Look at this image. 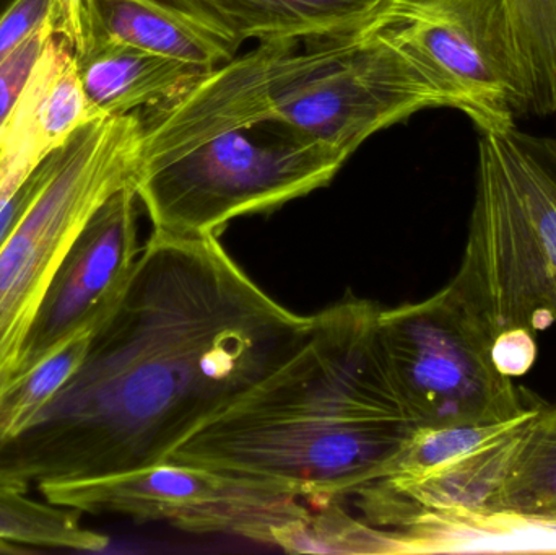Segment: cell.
Here are the masks:
<instances>
[{
    "label": "cell",
    "mask_w": 556,
    "mask_h": 555,
    "mask_svg": "<svg viewBox=\"0 0 556 555\" xmlns=\"http://www.w3.org/2000/svg\"><path fill=\"white\" fill-rule=\"evenodd\" d=\"M486 510L556 520V404L539 406Z\"/></svg>",
    "instance_id": "2e32d148"
},
{
    "label": "cell",
    "mask_w": 556,
    "mask_h": 555,
    "mask_svg": "<svg viewBox=\"0 0 556 555\" xmlns=\"http://www.w3.org/2000/svg\"><path fill=\"white\" fill-rule=\"evenodd\" d=\"M75 59L85 93L106 116L160 106L207 74L186 62L110 39H93Z\"/></svg>",
    "instance_id": "5bb4252c"
},
{
    "label": "cell",
    "mask_w": 556,
    "mask_h": 555,
    "mask_svg": "<svg viewBox=\"0 0 556 555\" xmlns=\"http://www.w3.org/2000/svg\"><path fill=\"white\" fill-rule=\"evenodd\" d=\"M375 25L316 41H270L257 126L349 159L368 137L418 111L446 108L420 62Z\"/></svg>",
    "instance_id": "277c9868"
},
{
    "label": "cell",
    "mask_w": 556,
    "mask_h": 555,
    "mask_svg": "<svg viewBox=\"0 0 556 555\" xmlns=\"http://www.w3.org/2000/svg\"><path fill=\"white\" fill-rule=\"evenodd\" d=\"M492 357L506 377H522L531 370L538 357L534 332L519 328L503 331L493 339Z\"/></svg>",
    "instance_id": "cb8c5ba5"
},
{
    "label": "cell",
    "mask_w": 556,
    "mask_h": 555,
    "mask_svg": "<svg viewBox=\"0 0 556 555\" xmlns=\"http://www.w3.org/2000/svg\"><path fill=\"white\" fill-rule=\"evenodd\" d=\"M88 15L90 42H123L205 72L237 55L220 38L159 0H88Z\"/></svg>",
    "instance_id": "9a60e30c"
},
{
    "label": "cell",
    "mask_w": 556,
    "mask_h": 555,
    "mask_svg": "<svg viewBox=\"0 0 556 555\" xmlns=\"http://www.w3.org/2000/svg\"><path fill=\"white\" fill-rule=\"evenodd\" d=\"M379 310L349 297L314 315L283 364L165 463L269 482L317 504L386 478L420 426L386 364Z\"/></svg>",
    "instance_id": "7a4b0ae2"
},
{
    "label": "cell",
    "mask_w": 556,
    "mask_h": 555,
    "mask_svg": "<svg viewBox=\"0 0 556 555\" xmlns=\"http://www.w3.org/2000/svg\"><path fill=\"white\" fill-rule=\"evenodd\" d=\"M384 29L480 134L518 126L526 88L508 0H389Z\"/></svg>",
    "instance_id": "9c48e42d"
},
{
    "label": "cell",
    "mask_w": 556,
    "mask_h": 555,
    "mask_svg": "<svg viewBox=\"0 0 556 555\" xmlns=\"http://www.w3.org/2000/svg\"><path fill=\"white\" fill-rule=\"evenodd\" d=\"M46 23L52 36L64 39L75 55L84 54L90 45L88 0H48Z\"/></svg>",
    "instance_id": "603a6c76"
},
{
    "label": "cell",
    "mask_w": 556,
    "mask_h": 555,
    "mask_svg": "<svg viewBox=\"0 0 556 555\" xmlns=\"http://www.w3.org/2000/svg\"><path fill=\"white\" fill-rule=\"evenodd\" d=\"M556 554V520L513 512L418 510L371 531V554Z\"/></svg>",
    "instance_id": "4fadbf2b"
},
{
    "label": "cell",
    "mask_w": 556,
    "mask_h": 555,
    "mask_svg": "<svg viewBox=\"0 0 556 555\" xmlns=\"http://www.w3.org/2000/svg\"><path fill=\"white\" fill-rule=\"evenodd\" d=\"M0 540L87 553L103 551L110 543L104 534L81 525L80 512L31 501L25 492L13 489H0Z\"/></svg>",
    "instance_id": "d6986e66"
},
{
    "label": "cell",
    "mask_w": 556,
    "mask_h": 555,
    "mask_svg": "<svg viewBox=\"0 0 556 555\" xmlns=\"http://www.w3.org/2000/svg\"><path fill=\"white\" fill-rule=\"evenodd\" d=\"M142 116H101L46 159L0 244V390L18 367L26 336L52 277L94 212L132 185Z\"/></svg>",
    "instance_id": "5b68a950"
},
{
    "label": "cell",
    "mask_w": 556,
    "mask_h": 555,
    "mask_svg": "<svg viewBox=\"0 0 556 555\" xmlns=\"http://www.w3.org/2000/svg\"><path fill=\"white\" fill-rule=\"evenodd\" d=\"M446 287L493 339L556 326V137L480 134L466 248Z\"/></svg>",
    "instance_id": "3957f363"
},
{
    "label": "cell",
    "mask_w": 556,
    "mask_h": 555,
    "mask_svg": "<svg viewBox=\"0 0 556 555\" xmlns=\"http://www.w3.org/2000/svg\"><path fill=\"white\" fill-rule=\"evenodd\" d=\"M48 0H12L0 13V64L28 39L48 16Z\"/></svg>",
    "instance_id": "7402d4cb"
},
{
    "label": "cell",
    "mask_w": 556,
    "mask_h": 555,
    "mask_svg": "<svg viewBox=\"0 0 556 555\" xmlns=\"http://www.w3.org/2000/svg\"><path fill=\"white\" fill-rule=\"evenodd\" d=\"M0 489H13V491H23L22 488H20L18 484H16L13 479H10L9 476L5 475V472L0 471Z\"/></svg>",
    "instance_id": "484cf974"
},
{
    "label": "cell",
    "mask_w": 556,
    "mask_h": 555,
    "mask_svg": "<svg viewBox=\"0 0 556 555\" xmlns=\"http://www.w3.org/2000/svg\"><path fill=\"white\" fill-rule=\"evenodd\" d=\"M345 162L277 127H238L139 166L132 185L155 234L218 237L235 218L324 188Z\"/></svg>",
    "instance_id": "8992f818"
},
{
    "label": "cell",
    "mask_w": 556,
    "mask_h": 555,
    "mask_svg": "<svg viewBox=\"0 0 556 555\" xmlns=\"http://www.w3.org/2000/svg\"><path fill=\"white\" fill-rule=\"evenodd\" d=\"M217 237L155 234L91 336L84 364L0 471L23 491L166 462L198 427L283 364L311 332Z\"/></svg>",
    "instance_id": "6da1fadb"
},
{
    "label": "cell",
    "mask_w": 556,
    "mask_h": 555,
    "mask_svg": "<svg viewBox=\"0 0 556 555\" xmlns=\"http://www.w3.org/2000/svg\"><path fill=\"white\" fill-rule=\"evenodd\" d=\"M38 489L49 504L80 514L244 538L285 553L313 512L281 485L175 463L103 478L39 482Z\"/></svg>",
    "instance_id": "ba28073f"
},
{
    "label": "cell",
    "mask_w": 556,
    "mask_h": 555,
    "mask_svg": "<svg viewBox=\"0 0 556 555\" xmlns=\"http://www.w3.org/2000/svg\"><path fill=\"white\" fill-rule=\"evenodd\" d=\"M52 33L48 23H42L28 39L22 42L5 61L0 64V134L7 124L29 75L45 49Z\"/></svg>",
    "instance_id": "44dd1931"
},
{
    "label": "cell",
    "mask_w": 556,
    "mask_h": 555,
    "mask_svg": "<svg viewBox=\"0 0 556 555\" xmlns=\"http://www.w3.org/2000/svg\"><path fill=\"white\" fill-rule=\"evenodd\" d=\"M526 88V116L556 114V0H508Z\"/></svg>",
    "instance_id": "ac0fdd59"
},
{
    "label": "cell",
    "mask_w": 556,
    "mask_h": 555,
    "mask_svg": "<svg viewBox=\"0 0 556 555\" xmlns=\"http://www.w3.org/2000/svg\"><path fill=\"white\" fill-rule=\"evenodd\" d=\"M535 401L538 400H534V403L521 416L503 420V422L420 427L414 433V437L408 440L407 445L402 450L401 455L395 459L394 466L386 478H420V476L450 465L454 459L466 455L470 450L477 449V446L489 442L493 437L515 426L534 407Z\"/></svg>",
    "instance_id": "ffe728a7"
},
{
    "label": "cell",
    "mask_w": 556,
    "mask_h": 555,
    "mask_svg": "<svg viewBox=\"0 0 556 555\" xmlns=\"http://www.w3.org/2000/svg\"><path fill=\"white\" fill-rule=\"evenodd\" d=\"M378 336L420 427L503 422L534 403L496 368L492 336L447 287L424 302L379 310Z\"/></svg>",
    "instance_id": "52a82bcc"
},
{
    "label": "cell",
    "mask_w": 556,
    "mask_h": 555,
    "mask_svg": "<svg viewBox=\"0 0 556 555\" xmlns=\"http://www.w3.org/2000/svg\"><path fill=\"white\" fill-rule=\"evenodd\" d=\"M178 10L228 48L254 39L316 41L368 28L386 15L389 0H159Z\"/></svg>",
    "instance_id": "7c38bea8"
},
{
    "label": "cell",
    "mask_w": 556,
    "mask_h": 555,
    "mask_svg": "<svg viewBox=\"0 0 556 555\" xmlns=\"http://www.w3.org/2000/svg\"><path fill=\"white\" fill-rule=\"evenodd\" d=\"M101 116L85 93L74 49L51 36L0 134V214L52 152Z\"/></svg>",
    "instance_id": "8fae6325"
},
{
    "label": "cell",
    "mask_w": 556,
    "mask_h": 555,
    "mask_svg": "<svg viewBox=\"0 0 556 555\" xmlns=\"http://www.w3.org/2000/svg\"><path fill=\"white\" fill-rule=\"evenodd\" d=\"M137 204L134 185L126 186L85 225L46 290L12 378L78 332L97 328L113 308L140 253Z\"/></svg>",
    "instance_id": "30bf717a"
},
{
    "label": "cell",
    "mask_w": 556,
    "mask_h": 555,
    "mask_svg": "<svg viewBox=\"0 0 556 555\" xmlns=\"http://www.w3.org/2000/svg\"><path fill=\"white\" fill-rule=\"evenodd\" d=\"M94 329L78 332L0 390V452L29 430L67 387L87 357Z\"/></svg>",
    "instance_id": "e0dca14e"
},
{
    "label": "cell",
    "mask_w": 556,
    "mask_h": 555,
    "mask_svg": "<svg viewBox=\"0 0 556 555\" xmlns=\"http://www.w3.org/2000/svg\"><path fill=\"white\" fill-rule=\"evenodd\" d=\"M28 553L26 547L20 546V544L10 543V541L0 540V554H23Z\"/></svg>",
    "instance_id": "d4e9b609"
}]
</instances>
